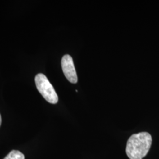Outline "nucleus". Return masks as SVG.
Here are the masks:
<instances>
[{"instance_id":"obj_4","label":"nucleus","mask_w":159,"mask_h":159,"mask_svg":"<svg viewBox=\"0 0 159 159\" xmlns=\"http://www.w3.org/2000/svg\"><path fill=\"white\" fill-rule=\"evenodd\" d=\"M4 159H25L24 155L18 150H12Z\"/></svg>"},{"instance_id":"obj_1","label":"nucleus","mask_w":159,"mask_h":159,"mask_svg":"<svg viewBox=\"0 0 159 159\" xmlns=\"http://www.w3.org/2000/svg\"><path fill=\"white\" fill-rule=\"evenodd\" d=\"M152 137L148 132L134 134L129 139L126 146V154L130 159H142L151 148Z\"/></svg>"},{"instance_id":"obj_5","label":"nucleus","mask_w":159,"mask_h":159,"mask_svg":"<svg viewBox=\"0 0 159 159\" xmlns=\"http://www.w3.org/2000/svg\"><path fill=\"white\" fill-rule=\"evenodd\" d=\"M1 115H0V125H1Z\"/></svg>"},{"instance_id":"obj_2","label":"nucleus","mask_w":159,"mask_h":159,"mask_svg":"<svg viewBox=\"0 0 159 159\" xmlns=\"http://www.w3.org/2000/svg\"><path fill=\"white\" fill-rule=\"evenodd\" d=\"M35 82L37 90L47 102L56 104L58 98L56 91L44 74L39 73L35 76Z\"/></svg>"},{"instance_id":"obj_3","label":"nucleus","mask_w":159,"mask_h":159,"mask_svg":"<svg viewBox=\"0 0 159 159\" xmlns=\"http://www.w3.org/2000/svg\"><path fill=\"white\" fill-rule=\"evenodd\" d=\"M61 67L64 75L68 81L73 84L77 83L78 78L74 67L72 57L68 54H66L61 59Z\"/></svg>"}]
</instances>
